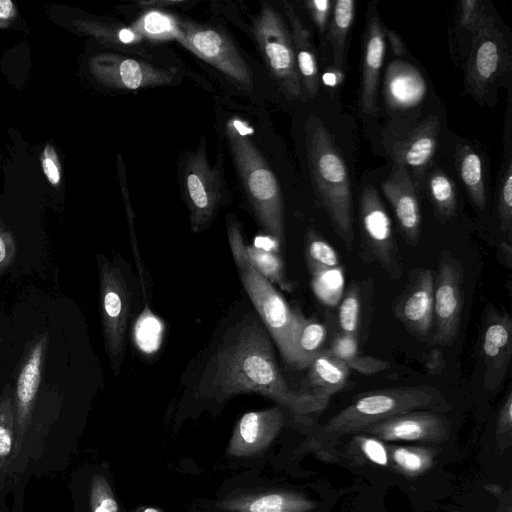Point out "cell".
<instances>
[{
	"instance_id": "6da1fadb",
	"label": "cell",
	"mask_w": 512,
	"mask_h": 512,
	"mask_svg": "<svg viewBox=\"0 0 512 512\" xmlns=\"http://www.w3.org/2000/svg\"><path fill=\"white\" fill-rule=\"evenodd\" d=\"M209 378L212 396L220 400L241 393H258L298 415L312 414L298 391L283 377L268 333L253 317L243 319L221 344Z\"/></svg>"
},
{
	"instance_id": "7a4b0ae2",
	"label": "cell",
	"mask_w": 512,
	"mask_h": 512,
	"mask_svg": "<svg viewBox=\"0 0 512 512\" xmlns=\"http://www.w3.org/2000/svg\"><path fill=\"white\" fill-rule=\"evenodd\" d=\"M224 135L237 178L253 215L261 228L285 246V213L278 180L255 144L246 121L232 116L225 122Z\"/></svg>"
},
{
	"instance_id": "3957f363",
	"label": "cell",
	"mask_w": 512,
	"mask_h": 512,
	"mask_svg": "<svg viewBox=\"0 0 512 512\" xmlns=\"http://www.w3.org/2000/svg\"><path fill=\"white\" fill-rule=\"evenodd\" d=\"M307 164L316 195L339 236L353 242L351 188L348 172L334 142L317 118L305 129Z\"/></svg>"
},
{
	"instance_id": "277c9868",
	"label": "cell",
	"mask_w": 512,
	"mask_h": 512,
	"mask_svg": "<svg viewBox=\"0 0 512 512\" xmlns=\"http://www.w3.org/2000/svg\"><path fill=\"white\" fill-rule=\"evenodd\" d=\"M227 237L241 282L281 356L295 367L292 335L295 310H292L274 285L252 264L237 217H226Z\"/></svg>"
},
{
	"instance_id": "5b68a950",
	"label": "cell",
	"mask_w": 512,
	"mask_h": 512,
	"mask_svg": "<svg viewBox=\"0 0 512 512\" xmlns=\"http://www.w3.org/2000/svg\"><path fill=\"white\" fill-rule=\"evenodd\" d=\"M447 407V401L440 391L427 385L375 390L360 395L330 418L324 425V433L331 436L357 433L396 415Z\"/></svg>"
},
{
	"instance_id": "8992f818",
	"label": "cell",
	"mask_w": 512,
	"mask_h": 512,
	"mask_svg": "<svg viewBox=\"0 0 512 512\" xmlns=\"http://www.w3.org/2000/svg\"><path fill=\"white\" fill-rule=\"evenodd\" d=\"M178 179L192 230L195 233L206 230L219 211L231 202L222 150L218 151L214 165L210 164L206 138L201 137L195 150L179 157Z\"/></svg>"
},
{
	"instance_id": "52a82bcc",
	"label": "cell",
	"mask_w": 512,
	"mask_h": 512,
	"mask_svg": "<svg viewBox=\"0 0 512 512\" xmlns=\"http://www.w3.org/2000/svg\"><path fill=\"white\" fill-rule=\"evenodd\" d=\"M252 32L258 50L282 92L289 99L305 100L288 25L264 3L253 20Z\"/></svg>"
},
{
	"instance_id": "ba28073f",
	"label": "cell",
	"mask_w": 512,
	"mask_h": 512,
	"mask_svg": "<svg viewBox=\"0 0 512 512\" xmlns=\"http://www.w3.org/2000/svg\"><path fill=\"white\" fill-rule=\"evenodd\" d=\"M175 36L182 44L209 62L241 88L253 87L251 71L235 44L217 29L194 24H177Z\"/></svg>"
},
{
	"instance_id": "9c48e42d",
	"label": "cell",
	"mask_w": 512,
	"mask_h": 512,
	"mask_svg": "<svg viewBox=\"0 0 512 512\" xmlns=\"http://www.w3.org/2000/svg\"><path fill=\"white\" fill-rule=\"evenodd\" d=\"M359 222L366 253L390 277L399 278L402 268L398 261L391 219L373 186L362 189L359 198Z\"/></svg>"
},
{
	"instance_id": "30bf717a",
	"label": "cell",
	"mask_w": 512,
	"mask_h": 512,
	"mask_svg": "<svg viewBox=\"0 0 512 512\" xmlns=\"http://www.w3.org/2000/svg\"><path fill=\"white\" fill-rule=\"evenodd\" d=\"M510 58L503 34L489 22L474 34L466 67V85L474 97H485L506 72Z\"/></svg>"
},
{
	"instance_id": "8fae6325",
	"label": "cell",
	"mask_w": 512,
	"mask_h": 512,
	"mask_svg": "<svg viewBox=\"0 0 512 512\" xmlns=\"http://www.w3.org/2000/svg\"><path fill=\"white\" fill-rule=\"evenodd\" d=\"M462 310V269L458 261L443 253L434 279L433 320L434 340L451 344L459 330Z\"/></svg>"
},
{
	"instance_id": "7c38bea8",
	"label": "cell",
	"mask_w": 512,
	"mask_h": 512,
	"mask_svg": "<svg viewBox=\"0 0 512 512\" xmlns=\"http://www.w3.org/2000/svg\"><path fill=\"white\" fill-rule=\"evenodd\" d=\"M450 424L435 411L416 410L375 423L361 433L382 441H415L437 443L449 436Z\"/></svg>"
},
{
	"instance_id": "4fadbf2b",
	"label": "cell",
	"mask_w": 512,
	"mask_h": 512,
	"mask_svg": "<svg viewBox=\"0 0 512 512\" xmlns=\"http://www.w3.org/2000/svg\"><path fill=\"white\" fill-rule=\"evenodd\" d=\"M481 355L484 385L487 389H496L507 374L512 356V321L506 311L491 308L485 316Z\"/></svg>"
},
{
	"instance_id": "5bb4252c",
	"label": "cell",
	"mask_w": 512,
	"mask_h": 512,
	"mask_svg": "<svg viewBox=\"0 0 512 512\" xmlns=\"http://www.w3.org/2000/svg\"><path fill=\"white\" fill-rule=\"evenodd\" d=\"M284 422L279 406L243 414L234 426L227 454L238 458L257 456L276 439Z\"/></svg>"
},
{
	"instance_id": "9a60e30c",
	"label": "cell",
	"mask_w": 512,
	"mask_h": 512,
	"mask_svg": "<svg viewBox=\"0 0 512 512\" xmlns=\"http://www.w3.org/2000/svg\"><path fill=\"white\" fill-rule=\"evenodd\" d=\"M102 308L108 345L115 358H122L131 312V292L120 270L107 267L102 278Z\"/></svg>"
},
{
	"instance_id": "2e32d148",
	"label": "cell",
	"mask_w": 512,
	"mask_h": 512,
	"mask_svg": "<svg viewBox=\"0 0 512 512\" xmlns=\"http://www.w3.org/2000/svg\"><path fill=\"white\" fill-rule=\"evenodd\" d=\"M307 368L308 373L297 391L312 413H316L325 409L330 398L344 388L350 369L330 350H321Z\"/></svg>"
},
{
	"instance_id": "e0dca14e",
	"label": "cell",
	"mask_w": 512,
	"mask_h": 512,
	"mask_svg": "<svg viewBox=\"0 0 512 512\" xmlns=\"http://www.w3.org/2000/svg\"><path fill=\"white\" fill-rule=\"evenodd\" d=\"M316 503L305 495L288 490H245L217 502L227 512H310Z\"/></svg>"
},
{
	"instance_id": "ac0fdd59",
	"label": "cell",
	"mask_w": 512,
	"mask_h": 512,
	"mask_svg": "<svg viewBox=\"0 0 512 512\" xmlns=\"http://www.w3.org/2000/svg\"><path fill=\"white\" fill-rule=\"evenodd\" d=\"M98 73L120 89L137 90L172 83L177 70L155 67L142 60L127 57H108L97 64Z\"/></svg>"
},
{
	"instance_id": "d6986e66",
	"label": "cell",
	"mask_w": 512,
	"mask_h": 512,
	"mask_svg": "<svg viewBox=\"0 0 512 512\" xmlns=\"http://www.w3.org/2000/svg\"><path fill=\"white\" fill-rule=\"evenodd\" d=\"M385 55L384 27L374 8L367 13L363 37L362 77L360 85V104L367 114L376 111V95L379 75Z\"/></svg>"
},
{
	"instance_id": "ffe728a7",
	"label": "cell",
	"mask_w": 512,
	"mask_h": 512,
	"mask_svg": "<svg viewBox=\"0 0 512 512\" xmlns=\"http://www.w3.org/2000/svg\"><path fill=\"white\" fill-rule=\"evenodd\" d=\"M434 274L419 270L395 305L397 318L412 332L426 335L433 322Z\"/></svg>"
},
{
	"instance_id": "44dd1931",
	"label": "cell",
	"mask_w": 512,
	"mask_h": 512,
	"mask_svg": "<svg viewBox=\"0 0 512 512\" xmlns=\"http://www.w3.org/2000/svg\"><path fill=\"white\" fill-rule=\"evenodd\" d=\"M382 190L390 202L399 227L412 244H416L420 234V209L413 181L407 168L397 164L391 175L383 182Z\"/></svg>"
},
{
	"instance_id": "7402d4cb",
	"label": "cell",
	"mask_w": 512,
	"mask_h": 512,
	"mask_svg": "<svg viewBox=\"0 0 512 512\" xmlns=\"http://www.w3.org/2000/svg\"><path fill=\"white\" fill-rule=\"evenodd\" d=\"M383 93L391 110H404L422 101L426 93V84L414 66L394 61L386 70Z\"/></svg>"
},
{
	"instance_id": "603a6c76",
	"label": "cell",
	"mask_w": 512,
	"mask_h": 512,
	"mask_svg": "<svg viewBox=\"0 0 512 512\" xmlns=\"http://www.w3.org/2000/svg\"><path fill=\"white\" fill-rule=\"evenodd\" d=\"M293 49L305 95L313 97L319 89V73L310 31L303 25L292 4L284 2Z\"/></svg>"
},
{
	"instance_id": "cb8c5ba5",
	"label": "cell",
	"mask_w": 512,
	"mask_h": 512,
	"mask_svg": "<svg viewBox=\"0 0 512 512\" xmlns=\"http://www.w3.org/2000/svg\"><path fill=\"white\" fill-rule=\"evenodd\" d=\"M438 130V118H426L406 139L395 145L393 155L396 163L406 168L425 167L434 155Z\"/></svg>"
},
{
	"instance_id": "d4e9b609",
	"label": "cell",
	"mask_w": 512,
	"mask_h": 512,
	"mask_svg": "<svg viewBox=\"0 0 512 512\" xmlns=\"http://www.w3.org/2000/svg\"><path fill=\"white\" fill-rule=\"evenodd\" d=\"M326 336V327L321 322L305 318L295 310L292 344L296 368L304 369L309 366L322 350Z\"/></svg>"
},
{
	"instance_id": "484cf974",
	"label": "cell",
	"mask_w": 512,
	"mask_h": 512,
	"mask_svg": "<svg viewBox=\"0 0 512 512\" xmlns=\"http://www.w3.org/2000/svg\"><path fill=\"white\" fill-rule=\"evenodd\" d=\"M355 15L353 0H338L333 3L329 38L332 47L333 64L342 69L346 58L347 37Z\"/></svg>"
},
{
	"instance_id": "4316f807",
	"label": "cell",
	"mask_w": 512,
	"mask_h": 512,
	"mask_svg": "<svg viewBox=\"0 0 512 512\" xmlns=\"http://www.w3.org/2000/svg\"><path fill=\"white\" fill-rule=\"evenodd\" d=\"M329 350L349 369L361 374H376L390 367L388 361L359 353L356 336L342 334L336 337Z\"/></svg>"
},
{
	"instance_id": "83f0119b",
	"label": "cell",
	"mask_w": 512,
	"mask_h": 512,
	"mask_svg": "<svg viewBox=\"0 0 512 512\" xmlns=\"http://www.w3.org/2000/svg\"><path fill=\"white\" fill-rule=\"evenodd\" d=\"M390 465L407 477H416L434 464L435 453L429 447L389 446Z\"/></svg>"
},
{
	"instance_id": "f1b7e54d",
	"label": "cell",
	"mask_w": 512,
	"mask_h": 512,
	"mask_svg": "<svg viewBox=\"0 0 512 512\" xmlns=\"http://www.w3.org/2000/svg\"><path fill=\"white\" fill-rule=\"evenodd\" d=\"M459 172L474 204L483 209L486 205V192L482 160L469 147H465L460 154Z\"/></svg>"
},
{
	"instance_id": "f546056e",
	"label": "cell",
	"mask_w": 512,
	"mask_h": 512,
	"mask_svg": "<svg viewBox=\"0 0 512 512\" xmlns=\"http://www.w3.org/2000/svg\"><path fill=\"white\" fill-rule=\"evenodd\" d=\"M247 255L254 267L272 284L292 292L295 284L289 279L284 262L277 252L246 245Z\"/></svg>"
},
{
	"instance_id": "4dcf8cb0",
	"label": "cell",
	"mask_w": 512,
	"mask_h": 512,
	"mask_svg": "<svg viewBox=\"0 0 512 512\" xmlns=\"http://www.w3.org/2000/svg\"><path fill=\"white\" fill-rule=\"evenodd\" d=\"M311 275L340 266L337 251L314 231H309L305 247Z\"/></svg>"
},
{
	"instance_id": "1f68e13d",
	"label": "cell",
	"mask_w": 512,
	"mask_h": 512,
	"mask_svg": "<svg viewBox=\"0 0 512 512\" xmlns=\"http://www.w3.org/2000/svg\"><path fill=\"white\" fill-rule=\"evenodd\" d=\"M429 192L441 218H449L455 212L457 193L451 179L440 170H435L428 181Z\"/></svg>"
},
{
	"instance_id": "d6a6232c",
	"label": "cell",
	"mask_w": 512,
	"mask_h": 512,
	"mask_svg": "<svg viewBox=\"0 0 512 512\" xmlns=\"http://www.w3.org/2000/svg\"><path fill=\"white\" fill-rule=\"evenodd\" d=\"M312 288L315 295L327 305H335L341 300L344 291V272L339 266L312 275Z\"/></svg>"
},
{
	"instance_id": "836d02e7",
	"label": "cell",
	"mask_w": 512,
	"mask_h": 512,
	"mask_svg": "<svg viewBox=\"0 0 512 512\" xmlns=\"http://www.w3.org/2000/svg\"><path fill=\"white\" fill-rule=\"evenodd\" d=\"M361 314V299L357 285H351L343 294L338 309V323L342 334L356 336ZM357 337V336H356Z\"/></svg>"
},
{
	"instance_id": "e575fe53",
	"label": "cell",
	"mask_w": 512,
	"mask_h": 512,
	"mask_svg": "<svg viewBox=\"0 0 512 512\" xmlns=\"http://www.w3.org/2000/svg\"><path fill=\"white\" fill-rule=\"evenodd\" d=\"M498 216L500 226L509 240L512 233V164L508 160L498 187Z\"/></svg>"
},
{
	"instance_id": "d590c367",
	"label": "cell",
	"mask_w": 512,
	"mask_h": 512,
	"mask_svg": "<svg viewBox=\"0 0 512 512\" xmlns=\"http://www.w3.org/2000/svg\"><path fill=\"white\" fill-rule=\"evenodd\" d=\"M134 27L137 31L156 39L175 37L178 31L173 18L158 11L147 13L134 24Z\"/></svg>"
},
{
	"instance_id": "8d00e7d4",
	"label": "cell",
	"mask_w": 512,
	"mask_h": 512,
	"mask_svg": "<svg viewBox=\"0 0 512 512\" xmlns=\"http://www.w3.org/2000/svg\"><path fill=\"white\" fill-rule=\"evenodd\" d=\"M40 358L41 347L38 346L20 374L17 385V394L19 400L24 404L29 403L33 399L38 388L40 380Z\"/></svg>"
},
{
	"instance_id": "74e56055",
	"label": "cell",
	"mask_w": 512,
	"mask_h": 512,
	"mask_svg": "<svg viewBox=\"0 0 512 512\" xmlns=\"http://www.w3.org/2000/svg\"><path fill=\"white\" fill-rule=\"evenodd\" d=\"M460 5V25L473 35L494 20L486 13L481 1L463 0L460 2Z\"/></svg>"
},
{
	"instance_id": "f35d334b",
	"label": "cell",
	"mask_w": 512,
	"mask_h": 512,
	"mask_svg": "<svg viewBox=\"0 0 512 512\" xmlns=\"http://www.w3.org/2000/svg\"><path fill=\"white\" fill-rule=\"evenodd\" d=\"M353 440L361 454L368 461L382 467L390 465L388 447L382 440L364 433L355 436Z\"/></svg>"
},
{
	"instance_id": "ab89813d",
	"label": "cell",
	"mask_w": 512,
	"mask_h": 512,
	"mask_svg": "<svg viewBox=\"0 0 512 512\" xmlns=\"http://www.w3.org/2000/svg\"><path fill=\"white\" fill-rule=\"evenodd\" d=\"M91 512H120L114 493L103 476H96L93 480Z\"/></svg>"
},
{
	"instance_id": "60d3db41",
	"label": "cell",
	"mask_w": 512,
	"mask_h": 512,
	"mask_svg": "<svg viewBox=\"0 0 512 512\" xmlns=\"http://www.w3.org/2000/svg\"><path fill=\"white\" fill-rule=\"evenodd\" d=\"M305 5L319 34L323 35L328 27L333 2L330 0H311L307 1Z\"/></svg>"
},
{
	"instance_id": "b9f144b4",
	"label": "cell",
	"mask_w": 512,
	"mask_h": 512,
	"mask_svg": "<svg viewBox=\"0 0 512 512\" xmlns=\"http://www.w3.org/2000/svg\"><path fill=\"white\" fill-rule=\"evenodd\" d=\"M512 429V391L509 390L498 415L497 431L499 435L510 434Z\"/></svg>"
},
{
	"instance_id": "7bdbcfd3",
	"label": "cell",
	"mask_w": 512,
	"mask_h": 512,
	"mask_svg": "<svg viewBox=\"0 0 512 512\" xmlns=\"http://www.w3.org/2000/svg\"><path fill=\"white\" fill-rule=\"evenodd\" d=\"M425 368L431 375H439L445 368V359L443 352L434 348L429 351L425 359Z\"/></svg>"
},
{
	"instance_id": "ee69618b",
	"label": "cell",
	"mask_w": 512,
	"mask_h": 512,
	"mask_svg": "<svg viewBox=\"0 0 512 512\" xmlns=\"http://www.w3.org/2000/svg\"><path fill=\"white\" fill-rule=\"evenodd\" d=\"M42 167L49 182L52 185H57L60 180V173L54 160L47 155L42 161Z\"/></svg>"
},
{
	"instance_id": "f6af8a7d",
	"label": "cell",
	"mask_w": 512,
	"mask_h": 512,
	"mask_svg": "<svg viewBox=\"0 0 512 512\" xmlns=\"http://www.w3.org/2000/svg\"><path fill=\"white\" fill-rule=\"evenodd\" d=\"M384 35L389 40L393 53L396 56H403L406 54L405 45L401 37L395 31L389 30L384 27Z\"/></svg>"
},
{
	"instance_id": "bcb514c9",
	"label": "cell",
	"mask_w": 512,
	"mask_h": 512,
	"mask_svg": "<svg viewBox=\"0 0 512 512\" xmlns=\"http://www.w3.org/2000/svg\"><path fill=\"white\" fill-rule=\"evenodd\" d=\"M12 449V438L9 430L0 425V457H6Z\"/></svg>"
},
{
	"instance_id": "7dc6e473",
	"label": "cell",
	"mask_w": 512,
	"mask_h": 512,
	"mask_svg": "<svg viewBox=\"0 0 512 512\" xmlns=\"http://www.w3.org/2000/svg\"><path fill=\"white\" fill-rule=\"evenodd\" d=\"M124 176H125V174H124ZM124 176L120 175L121 187H122V191H123V195H124V199H125L129 227H130V230L132 229V231H133L134 213H133L132 204H131L129 193H128L129 191H128L127 185H126V178Z\"/></svg>"
},
{
	"instance_id": "c3c4849f",
	"label": "cell",
	"mask_w": 512,
	"mask_h": 512,
	"mask_svg": "<svg viewBox=\"0 0 512 512\" xmlns=\"http://www.w3.org/2000/svg\"><path fill=\"white\" fill-rule=\"evenodd\" d=\"M13 4L10 0H0V18L6 19L12 12Z\"/></svg>"
},
{
	"instance_id": "681fc988",
	"label": "cell",
	"mask_w": 512,
	"mask_h": 512,
	"mask_svg": "<svg viewBox=\"0 0 512 512\" xmlns=\"http://www.w3.org/2000/svg\"><path fill=\"white\" fill-rule=\"evenodd\" d=\"M134 512H161L159 509L150 506L138 507Z\"/></svg>"
},
{
	"instance_id": "f907efd6",
	"label": "cell",
	"mask_w": 512,
	"mask_h": 512,
	"mask_svg": "<svg viewBox=\"0 0 512 512\" xmlns=\"http://www.w3.org/2000/svg\"><path fill=\"white\" fill-rule=\"evenodd\" d=\"M5 255H6L5 244L2 240V238L0 237V262H2L4 260Z\"/></svg>"
}]
</instances>
